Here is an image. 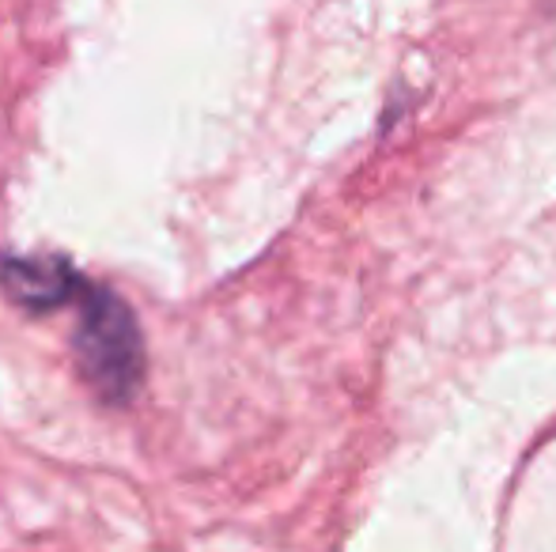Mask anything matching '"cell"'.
Instances as JSON below:
<instances>
[{
    "label": "cell",
    "instance_id": "1",
    "mask_svg": "<svg viewBox=\"0 0 556 552\" xmlns=\"http://www.w3.org/2000/svg\"><path fill=\"white\" fill-rule=\"evenodd\" d=\"M73 352L80 375L106 401H125L140 390L144 375V345L132 310L106 287L88 284L80 295V322L73 333Z\"/></svg>",
    "mask_w": 556,
    "mask_h": 552
},
{
    "label": "cell",
    "instance_id": "2",
    "mask_svg": "<svg viewBox=\"0 0 556 552\" xmlns=\"http://www.w3.org/2000/svg\"><path fill=\"white\" fill-rule=\"evenodd\" d=\"M0 284L23 310L46 314V310L80 299L88 280L65 258H4L0 261Z\"/></svg>",
    "mask_w": 556,
    "mask_h": 552
}]
</instances>
